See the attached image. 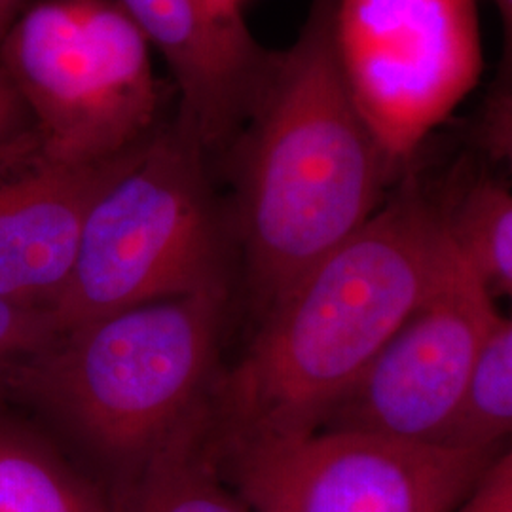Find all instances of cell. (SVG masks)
I'll use <instances>...</instances> for the list:
<instances>
[{
    "label": "cell",
    "instance_id": "cell-1",
    "mask_svg": "<svg viewBox=\"0 0 512 512\" xmlns=\"http://www.w3.org/2000/svg\"><path fill=\"white\" fill-rule=\"evenodd\" d=\"M459 256L410 165L365 224L270 310L209 389L220 444L315 433L389 336L446 283Z\"/></svg>",
    "mask_w": 512,
    "mask_h": 512
},
{
    "label": "cell",
    "instance_id": "cell-2",
    "mask_svg": "<svg viewBox=\"0 0 512 512\" xmlns=\"http://www.w3.org/2000/svg\"><path fill=\"white\" fill-rule=\"evenodd\" d=\"M336 8L338 0H311L300 35L277 52L253 114L215 162L234 188L228 202L258 317L351 238L404 175L349 92Z\"/></svg>",
    "mask_w": 512,
    "mask_h": 512
},
{
    "label": "cell",
    "instance_id": "cell-3",
    "mask_svg": "<svg viewBox=\"0 0 512 512\" xmlns=\"http://www.w3.org/2000/svg\"><path fill=\"white\" fill-rule=\"evenodd\" d=\"M226 308L228 293H203L97 317L59 332L8 387L116 486L209 395Z\"/></svg>",
    "mask_w": 512,
    "mask_h": 512
},
{
    "label": "cell",
    "instance_id": "cell-4",
    "mask_svg": "<svg viewBox=\"0 0 512 512\" xmlns=\"http://www.w3.org/2000/svg\"><path fill=\"white\" fill-rule=\"evenodd\" d=\"M236 253L217 165L175 110L93 203L71 279L50 308L55 327L63 332L165 298L228 293Z\"/></svg>",
    "mask_w": 512,
    "mask_h": 512
},
{
    "label": "cell",
    "instance_id": "cell-5",
    "mask_svg": "<svg viewBox=\"0 0 512 512\" xmlns=\"http://www.w3.org/2000/svg\"><path fill=\"white\" fill-rule=\"evenodd\" d=\"M118 0H37L0 38V69L38 137L37 162H105L148 143L177 110L175 86Z\"/></svg>",
    "mask_w": 512,
    "mask_h": 512
},
{
    "label": "cell",
    "instance_id": "cell-6",
    "mask_svg": "<svg viewBox=\"0 0 512 512\" xmlns=\"http://www.w3.org/2000/svg\"><path fill=\"white\" fill-rule=\"evenodd\" d=\"M211 444L253 512H452L505 452L353 431Z\"/></svg>",
    "mask_w": 512,
    "mask_h": 512
},
{
    "label": "cell",
    "instance_id": "cell-7",
    "mask_svg": "<svg viewBox=\"0 0 512 512\" xmlns=\"http://www.w3.org/2000/svg\"><path fill=\"white\" fill-rule=\"evenodd\" d=\"M334 42L357 109L401 173L482 74L478 0H338Z\"/></svg>",
    "mask_w": 512,
    "mask_h": 512
},
{
    "label": "cell",
    "instance_id": "cell-8",
    "mask_svg": "<svg viewBox=\"0 0 512 512\" xmlns=\"http://www.w3.org/2000/svg\"><path fill=\"white\" fill-rule=\"evenodd\" d=\"M497 313L494 300L459 258L446 283L389 336L317 431L439 446Z\"/></svg>",
    "mask_w": 512,
    "mask_h": 512
},
{
    "label": "cell",
    "instance_id": "cell-9",
    "mask_svg": "<svg viewBox=\"0 0 512 512\" xmlns=\"http://www.w3.org/2000/svg\"><path fill=\"white\" fill-rule=\"evenodd\" d=\"M164 57L177 90V118L219 160L247 124L274 73L241 12L211 0H118Z\"/></svg>",
    "mask_w": 512,
    "mask_h": 512
},
{
    "label": "cell",
    "instance_id": "cell-10",
    "mask_svg": "<svg viewBox=\"0 0 512 512\" xmlns=\"http://www.w3.org/2000/svg\"><path fill=\"white\" fill-rule=\"evenodd\" d=\"M148 143L97 164L35 162L0 181V298L54 306L73 274L93 203Z\"/></svg>",
    "mask_w": 512,
    "mask_h": 512
},
{
    "label": "cell",
    "instance_id": "cell-11",
    "mask_svg": "<svg viewBox=\"0 0 512 512\" xmlns=\"http://www.w3.org/2000/svg\"><path fill=\"white\" fill-rule=\"evenodd\" d=\"M211 439L207 395L133 475L110 488L112 512H253L220 473Z\"/></svg>",
    "mask_w": 512,
    "mask_h": 512
},
{
    "label": "cell",
    "instance_id": "cell-12",
    "mask_svg": "<svg viewBox=\"0 0 512 512\" xmlns=\"http://www.w3.org/2000/svg\"><path fill=\"white\" fill-rule=\"evenodd\" d=\"M442 228L492 300L512 293V194L509 184L465 160L431 190Z\"/></svg>",
    "mask_w": 512,
    "mask_h": 512
},
{
    "label": "cell",
    "instance_id": "cell-13",
    "mask_svg": "<svg viewBox=\"0 0 512 512\" xmlns=\"http://www.w3.org/2000/svg\"><path fill=\"white\" fill-rule=\"evenodd\" d=\"M0 512H112V503L46 435L0 412Z\"/></svg>",
    "mask_w": 512,
    "mask_h": 512
},
{
    "label": "cell",
    "instance_id": "cell-14",
    "mask_svg": "<svg viewBox=\"0 0 512 512\" xmlns=\"http://www.w3.org/2000/svg\"><path fill=\"white\" fill-rule=\"evenodd\" d=\"M512 429V323L497 313L486 330L458 408L440 435L444 448L505 446Z\"/></svg>",
    "mask_w": 512,
    "mask_h": 512
},
{
    "label": "cell",
    "instance_id": "cell-15",
    "mask_svg": "<svg viewBox=\"0 0 512 512\" xmlns=\"http://www.w3.org/2000/svg\"><path fill=\"white\" fill-rule=\"evenodd\" d=\"M57 336L50 308L0 298V384L8 385L19 366L48 348Z\"/></svg>",
    "mask_w": 512,
    "mask_h": 512
},
{
    "label": "cell",
    "instance_id": "cell-16",
    "mask_svg": "<svg viewBox=\"0 0 512 512\" xmlns=\"http://www.w3.org/2000/svg\"><path fill=\"white\" fill-rule=\"evenodd\" d=\"M37 158L35 122L18 90L0 69V181L35 164Z\"/></svg>",
    "mask_w": 512,
    "mask_h": 512
},
{
    "label": "cell",
    "instance_id": "cell-17",
    "mask_svg": "<svg viewBox=\"0 0 512 512\" xmlns=\"http://www.w3.org/2000/svg\"><path fill=\"white\" fill-rule=\"evenodd\" d=\"M452 512H512V456L505 450Z\"/></svg>",
    "mask_w": 512,
    "mask_h": 512
},
{
    "label": "cell",
    "instance_id": "cell-18",
    "mask_svg": "<svg viewBox=\"0 0 512 512\" xmlns=\"http://www.w3.org/2000/svg\"><path fill=\"white\" fill-rule=\"evenodd\" d=\"M503 31V55L497 67L495 80L512 84V0H492Z\"/></svg>",
    "mask_w": 512,
    "mask_h": 512
},
{
    "label": "cell",
    "instance_id": "cell-19",
    "mask_svg": "<svg viewBox=\"0 0 512 512\" xmlns=\"http://www.w3.org/2000/svg\"><path fill=\"white\" fill-rule=\"evenodd\" d=\"M25 6H27V0H0V38L8 31L12 21L18 18Z\"/></svg>",
    "mask_w": 512,
    "mask_h": 512
},
{
    "label": "cell",
    "instance_id": "cell-20",
    "mask_svg": "<svg viewBox=\"0 0 512 512\" xmlns=\"http://www.w3.org/2000/svg\"><path fill=\"white\" fill-rule=\"evenodd\" d=\"M211 2H215L222 10L241 12V2H243V0H211Z\"/></svg>",
    "mask_w": 512,
    "mask_h": 512
}]
</instances>
